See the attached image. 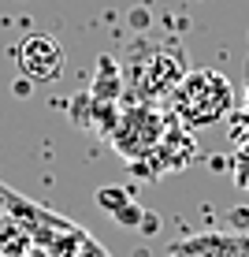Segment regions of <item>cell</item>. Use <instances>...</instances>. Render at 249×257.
I'll list each match as a JSON object with an SVG mask.
<instances>
[{
  "label": "cell",
  "instance_id": "cell-1",
  "mask_svg": "<svg viewBox=\"0 0 249 257\" xmlns=\"http://www.w3.org/2000/svg\"><path fill=\"white\" fill-rule=\"evenodd\" d=\"M0 205H4L8 216H12L15 224L34 238L38 250H45L52 257H112L93 238V231L78 227L75 220H67V216H60V212L45 209L41 201L26 198V194H15L12 187H4V183H0Z\"/></svg>",
  "mask_w": 249,
  "mask_h": 257
},
{
  "label": "cell",
  "instance_id": "cell-2",
  "mask_svg": "<svg viewBox=\"0 0 249 257\" xmlns=\"http://www.w3.org/2000/svg\"><path fill=\"white\" fill-rule=\"evenodd\" d=\"M171 112H175V123H182L186 131L212 127V123L227 119L234 112V86L227 75H219L212 67L186 71L171 93Z\"/></svg>",
  "mask_w": 249,
  "mask_h": 257
},
{
  "label": "cell",
  "instance_id": "cell-3",
  "mask_svg": "<svg viewBox=\"0 0 249 257\" xmlns=\"http://www.w3.org/2000/svg\"><path fill=\"white\" fill-rule=\"evenodd\" d=\"M186 75V52L175 41H149L130 52L123 78H127L130 93L138 97V104H156L164 97L175 93V86Z\"/></svg>",
  "mask_w": 249,
  "mask_h": 257
},
{
  "label": "cell",
  "instance_id": "cell-4",
  "mask_svg": "<svg viewBox=\"0 0 249 257\" xmlns=\"http://www.w3.org/2000/svg\"><path fill=\"white\" fill-rule=\"evenodd\" d=\"M167 127H171V119H167L156 104H134V108H127L112 123V146L119 149L123 161L138 164L164 142Z\"/></svg>",
  "mask_w": 249,
  "mask_h": 257
},
{
  "label": "cell",
  "instance_id": "cell-5",
  "mask_svg": "<svg viewBox=\"0 0 249 257\" xmlns=\"http://www.w3.org/2000/svg\"><path fill=\"white\" fill-rule=\"evenodd\" d=\"M64 45L52 34H30L15 45V67L30 82H56L64 75Z\"/></svg>",
  "mask_w": 249,
  "mask_h": 257
},
{
  "label": "cell",
  "instance_id": "cell-6",
  "mask_svg": "<svg viewBox=\"0 0 249 257\" xmlns=\"http://www.w3.org/2000/svg\"><path fill=\"white\" fill-rule=\"evenodd\" d=\"M167 257H249V235H223V231L190 235L167 246Z\"/></svg>",
  "mask_w": 249,
  "mask_h": 257
},
{
  "label": "cell",
  "instance_id": "cell-7",
  "mask_svg": "<svg viewBox=\"0 0 249 257\" xmlns=\"http://www.w3.org/2000/svg\"><path fill=\"white\" fill-rule=\"evenodd\" d=\"M97 205H104L112 212L119 224H141V209L130 201V194L127 190H119V187H104V190H97Z\"/></svg>",
  "mask_w": 249,
  "mask_h": 257
},
{
  "label": "cell",
  "instance_id": "cell-8",
  "mask_svg": "<svg viewBox=\"0 0 249 257\" xmlns=\"http://www.w3.org/2000/svg\"><path fill=\"white\" fill-rule=\"evenodd\" d=\"M30 250H34V238L26 235L12 216H8L4 224H0V257H23Z\"/></svg>",
  "mask_w": 249,
  "mask_h": 257
},
{
  "label": "cell",
  "instance_id": "cell-9",
  "mask_svg": "<svg viewBox=\"0 0 249 257\" xmlns=\"http://www.w3.org/2000/svg\"><path fill=\"white\" fill-rule=\"evenodd\" d=\"M230 175H234V183L249 194V146H238L234 161H230Z\"/></svg>",
  "mask_w": 249,
  "mask_h": 257
},
{
  "label": "cell",
  "instance_id": "cell-10",
  "mask_svg": "<svg viewBox=\"0 0 249 257\" xmlns=\"http://www.w3.org/2000/svg\"><path fill=\"white\" fill-rule=\"evenodd\" d=\"M23 257H52V253H45V250H38V246H34L30 253H23Z\"/></svg>",
  "mask_w": 249,
  "mask_h": 257
},
{
  "label": "cell",
  "instance_id": "cell-11",
  "mask_svg": "<svg viewBox=\"0 0 249 257\" xmlns=\"http://www.w3.org/2000/svg\"><path fill=\"white\" fill-rule=\"evenodd\" d=\"M4 220H8V212H4V205H0V224H4Z\"/></svg>",
  "mask_w": 249,
  "mask_h": 257
}]
</instances>
